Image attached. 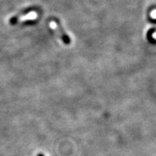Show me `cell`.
Masks as SVG:
<instances>
[{"label": "cell", "mask_w": 156, "mask_h": 156, "mask_svg": "<svg viewBox=\"0 0 156 156\" xmlns=\"http://www.w3.org/2000/svg\"><path fill=\"white\" fill-rule=\"evenodd\" d=\"M155 28H152L151 30H149V32H148V35H147V38L148 40H149L150 42L153 43V44H155V40L154 38H153V37H152V34L155 31Z\"/></svg>", "instance_id": "2"}, {"label": "cell", "mask_w": 156, "mask_h": 156, "mask_svg": "<svg viewBox=\"0 0 156 156\" xmlns=\"http://www.w3.org/2000/svg\"><path fill=\"white\" fill-rule=\"evenodd\" d=\"M53 20L56 26V30H57V33L59 34L60 37H61L62 41H63L64 44H65L66 45L69 44L70 43H71V38H70V37L69 36H68L67 33L65 32V30H64L61 23H60L59 20L56 18H54Z\"/></svg>", "instance_id": "1"}]
</instances>
